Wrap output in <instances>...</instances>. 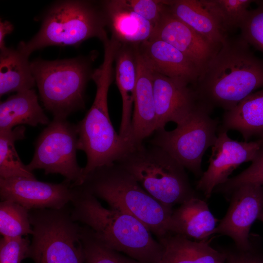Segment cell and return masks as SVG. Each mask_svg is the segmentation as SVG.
<instances>
[{
    "mask_svg": "<svg viewBox=\"0 0 263 263\" xmlns=\"http://www.w3.org/2000/svg\"><path fill=\"white\" fill-rule=\"evenodd\" d=\"M191 87L201 105L212 111L215 108L229 111L263 88V59L240 35L228 36Z\"/></svg>",
    "mask_w": 263,
    "mask_h": 263,
    "instance_id": "6da1fadb",
    "label": "cell"
},
{
    "mask_svg": "<svg viewBox=\"0 0 263 263\" xmlns=\"http://www.w3.org/2000/svg\"><path fill=\"white\" fill-rule=\"evenodd\" d=\"M71 215L89 227L105 245L141 263H159L163 246L149 228L133 216L102 206L97 198L72 186Z\"/></svg>",
    "mask_w": 263,
    "mask_h": 263,
    "instance_id": "7a4b0ae2",
    "label": "cell"
},
{
    "mask_svg": "<svg viewBox=\"0 0 263 263\" xmlns=\"http://www.w3.org/2000/svg\"><path fill=\"white\" fill-rule=\"evenodd\" d=\"M115 57L113 49L104 50L102 64L92 75L96 86L94 101L76 125L77 149L83 151L87 157L81 184L89 173L116 162L133 146L115 132L109 113L108 94L113 80Z\"/></svg>",
    "mask_w": 263,
    "mask_h": 263,
    "instance_id": "3957f363",
    "label": "cell"
},
{
    "mask_svg": "<svg viewBox=\"0 0 263 263\" xmlns=\"http://www.w3.org/2000/svg\"><path fill=\"white\" fill-rule=\"evenodd\" d=\"M78 186L110 207L128 213L144 224L158 240L169 233L172 207L149 194L134 178L116 163L89 173Z\"/></svg>",
    "mask_w": 263,
    "mask_h": 263,
    "instance_id": "277c9868",
    "label": "cell"
},
{
    "mask_svg": "<svg viewBox=\"0 0 263 263\" xmlns=\"http://www.w3.org/2000/svg\"><path fill=\"white\" fill-rule=\"evenodd\" d=\"M107 22L100 1L84 0L56 1L45 11L40 28L28 41L18 48L30 56L34 51L50 46H79L97 38H108Z\"/></svg>",
    "mask_w": 263,
    "mask_h": 263,
    "instance_id": "5b68a950",
    "label": "cell"
},
{
    "mask_svg": "<svg viewBox=\"0 0 263 263\" xmlns=\"http://www.w3.org/2000/svg\"><path fill=\"white\" fill-rule=\"evenodd\" d=\"M151 196L172 207L196 197L185 168L161 148L133 146L116 162Z\"/></svg>",
    "mask_w": 263,
    "mask_h": 263,
    "instance_id": "8992f818",
    "label": "cell"
},
{
    "mask_svg": "<svg viewBox=\"0 0 263 263\" xmlns=\"http://www.w3.org/2000/svg\"><path fill=\"white\" fill-rule=\"evenodd\" d=\"M91 62L83 56L31 62L40 99L54 118L67 119L85 108V90L94 71Z\"/></svg>",
    "mask_w": 263,
    "mask_h": 263,
    "instance_id": "52a82bcc",
    "label": "cell"
},
{
    "mask_svg": "<svg viewBox=\"0 0 263 263\" xmlns=\"http://www.w3.org/2000/svg\"><path fill=\"white\" fill-rule=\"evenodd\" d=\"M33 229L28 258L34 263H85L81 229L68 205L29 210Z\"/></svg>",
    "mask_w": 263,
    "mask_h": 263,
    "instance_id": "ba28073f",
    "label": "cell"
},
{
    "mask_svg": "<svg viewBox=\"0 0 263 263\" xmlns=\"http://www.w3.org/2000/svg\"><path fill=\"white\" fill-rule=\"evenodd\" d=\"M211 112L197 102L186 119L174 130L155 131L150 144L164 149L186 169L201 177L203 157L217 137L219 121L210 116Z\"/></svg>",
    "mask_w": 263,
    "mask_h": 263,
    "instance_id": "9c48e42d",
    "label": "cell"
},
{
    "mask_svg": "<svg viewBox=\"0 0 263 263\" xmlns=\"http://www.w3.org/2000/svg\"><path fill=\"white\" fill-rule=\"evenodd\" d=\"M77 142L76 125L54 118L36 140L34 156L27 168L32 172L42 169L45 174L59 173L72 186L80 185L83 168L76 159Z\"/></svg>",
    "mask_w": 263,
    "mask_h": 263,
    "instance_id": "30bf717a",
    "label": "cell"
},
{
    "mask_svg": "<svg viewBox=\"0 0 263 263\" xmlns=\"http://www.w3.org/2000/svg\"><path fill=\"white\" fill-rule=\"evenodd\" d=\"M263 141L262 138L253 141L234 140L227 132L219 130L208 168L197 181V189L207 198L210 197L215 188L225 182L237 167L255 159Z\"/></svg>",
    "mask_w": 263,
    "mask_h": 263,
    "instance_id": "8fae6325",
    "label": "cell"
},
{
    "mask_svg": "<svg viewBox=\"0 0 263 263\" xmlns=\"http://www.w3.org/2000/svg\"><path fill=\"white\" fill-rule=\"evenodd\" d=\"M229 196L228 210L214 234L227 236L236 247L245 249L251 244V227L263 211V186L244 184L234 190Z\"/></svg>",
    "mask_w": 263,
    "mask_h": 263,
    "instance_id": "7c38bea8",
    "label": "cell"
},
{
    "mask_svg": "<svg viewBox=\"0 0 263 263\" xmlns=\"http://www.w3.org/2000/svg\"><path fill=\"white\" fill-rule=\"evenodd\" d=\"M0 196L1 201L17 203L29 210L60 209L71 203L73 188L65 180L54 184L22 177L0 178Z\"/></svg>",
    "mask_w": 263,
    "mask_h": 263,
    "instance_id": "4fadbf2b",
    "label": "cell"
},
{
    "mask_svg": "<svg viewBox=\"0 0 263 263\" xmlns=\"http://www.w3.org/2000/svg\"><path fill=\"white\" fill-rule=\"evenodd\" d=\"M151 38L163 40L175 47L194 64L200 75L221 47L204 38L172 15L169 8L156 25Z\"/></svg>",
    "mask_w": 263,
    "mask_h": 263,
    "instance_id": "5bb4252c",
    "label": "cell"
},
{
    "mask_svg": "<svg viewBox=\"0 0 263 263\" xmlns=\"http://www.w3.org/2000/svg\"><path fill=\"white\" fill-rule=\"evenodd\" d=\"M156 130L173 122L178 125L186 119L197 102L190 85L152 71Z\"/></svg>",
    "mask_w": 263,
    "mask_h": 263,
    "instance_id": "9a60e30c",
    "label": "cell"
},
{
    "mask_svg": "<svg viewBox=\"0 0 263 263\" xmlns=\"http://www.w3.org/2000/svg\"><path fill=\"white\" fill-rule=\"evenodd\" d=\"M139 52L151 70L193 86L200 73L194 64L175 47L163 40L151 38L142 43Z\"/></svg>",
    "mask_w": 263,
    "mask_h": 263,
    "instance_id": "2e32d148",
    "label": "cell"
},
{
    "mask_svg": "<svg viewBox=\"0 0 263 263\" xmlns=\"http://www.w3.org/2000/svg\"><path fill=\"white\" fill-rule=\"evenodd\" d=\"M137 70L130 135L132 146L142 144L145 139L155 132L157 126L152 71L141 55L139 50Z\"/></svg>",
    "mask_w": 263,
    "mask_h": 263,
    "instance_id": "e0dca14e",
    "label": "cell"
},
{
    "mask_svg": "<svg viewBox=\"0 0 263 263\" xmlns=\"http://www.w3.org/2000/svg\"><path fill=\"white\" fill-rule=\"evenodd\" d=\"M112 37L121 44L139 45L150 40L155 25L134 12L125 0L100 1Z\"/></svg>",
    "mask_w": 263,
    "mask_h": 263,
    "instance_id": "ac0fdd59",
    "label": "cell"
},
{
    "mask_svg": "<svg viewBox=\"0 0 263 263\" xmlns=\"http://www.w3.org/2000/svg\"><path fill=\"white\" fill-rule=\"evenodd\" d=\"M139 45L121 44L115 59V80L122 105L119 134L130 143Z\"/></svg>",
    "mask_w": 263,
    "mask_h": 263,
    "instance_id": "d6986e66",
    "label": "cell"
},
{
    "mask_svg": "<svg viewBox=\"0 0 263 263\" xmlns=\"http://www.w3.org/2000/svg\"><path fill=\"white\" fill-rule=\"evenodd\" d=\"M217 223L207 203L196 196L173 210L169 233L198 241H206L214 234Z\"/></svg>",
    "mask_w": 263,
    "mask_h": 263,
    "instance_id": "ffe728a7",
    "label": "cell"
},
{
    "mask_svg": "<svg viewBox=\"0 0 263 263\" xmlns=\"http://www.w3.org/2000/svg\"><path fill=\"white\" fill-rule=\"evenodd\" d=\"M158 241L163 249L159 263H225L223 251L215 249L206 241H193L170 233Z\"/></svg>",
    "mask_w": 263,
    "mask_h": 263,
    "instance_id": "44dd1931",
    "label": "cell"
},
{
    "mask_svg": "<svg viewBox=\"0 0 263 263\" xmlns=\"http://www.w3.org/2000/svg\"><path fill=\"white\" fill-rule=\"evenodd\" d=\"M50 122L34 89L17 93L0 102V131H10L17 126L36 127Z\"/></svg>",
    "mask_w": 263,
    "mask_h": 263,
    "instance_id": "7402d4cb",
    "label": "cell"
},
{
    "mask_svg": "<svg viewBox=\"0 0 263 263\" xmlns=\"http://www.w3.org/2000/svg\"><path fill=\"white\" fill-rule=\"evenodd\" d=\"M218 130L239 132L244 141L263 138V88L254 92L233 109L225 111Z\"/></svg>",
    "mask_w": 263,
    "mask_h": 263,
    "instance_id": "603a6c76",
    "label": "cell"
},
{
    "mask_svg": "<svg viewBox=\"0 0 263 263\" xmlns=\"http://www.w3.org/2000/svg\"><path fill=\"white\" fill-rule=\"evenodd\" d=\"M169 9L174 17L214 45L221 47L228 36L222 31L200 0H170Z\"/></svg>",
    "mask_w": 263,
    "mask_h": 263,
    "instance_id": "cb8c5ba5",
    "label": "cell"
},
{
    "mask_svg": "<svg viewBox=\"0 0 263 263\" xmlns=\"http://www.w3.org/2000/svg\"><path fill=\"white\" fill-rule=\"evenodd\" d=\"M29 56L17 47L0 53V95L33 89L36 84Z\"/></svg>",
    "mask_w": 263,
    "mask_h": 263,
    "instance_id": "d4e9b609",
    "label": "cell"
},
{
    "mask_svg": "<svg viewBox=\"0 0 263 263\" xmlns=\"http://www.w3.org/2000/svg\"><path fill=\"white\" fill-rule=\"evenodd\" d=\"M25 127L21 125L10 131H0V178L36 179L23 164L15 148L16 142L25 138Z\"/></svg>",
    "mask_w": 263,
    "mask_h": 263,
    "instance_id": "484cf974",
    "label": "cell"
},
{
    "mask_svg": "<svg viewBox=\"0 0 263 263\" xmlns=\"http://www.w3.org/2000/svg\"><path fill=\"white\" fill-rule=\"evenodd\" d=\"M203 6L214 19L222 31L226 35L239 28L254 0H200Z\"/></svg>",
    "mask_w": 263,
    "mask_h": 263,
    "instance_id": "4316f807",
    "label": "cell"
},
{
    "mask_svg": "<svg viewBox=\"0 0 263 263\" xmlns=\"http://www.w3.org/2000/svg\"><path fill=\"white\" fill-rule=\"evenodd\" d=\"M0 233L2 237H17L32 234L29 210L10 201L0 203Z\"/></svg>",
    "mask_w": 263,
    "mask_h": 263,
    "instance_id": "83f0119b",
    "label": "cell"
},
{
    "mask_svg": "<svg viewBox=\"0 0 263 263\" xmlns=\"http://www.w3.org/2000/svg\"><path fill=\"white\" fill-rule=\"evenodd\" d=\"M85 263H141L105 245L88 226L81 229Z\"/></svg>",
    "mask_w": 263,
    "mask_h": 263,
    "instance_id": "f1b7e54d",
    "label": "cell"
},
{
    "mask_svg": "<svg viewBox=\"0 0 263 263\" xmlns=\"http://www.w3.org/2000/svg\"><path fill=\"white\" fill-rule=\"evenodd\" d=\"M246 184L263 186V141L250 166L238 175L229 178L225 182L216 187L214 191L229 197L234 190Z\"/></svg>",
    "mask_w": 263,
    "mask_h": 263,
    "instance_id": "f546056e",
    "label": "cell"
},
{
    "mask_svg": "<svg viewBox=\"0 0 263 263\" xmlns=\"http://www.w3.org/2000/svg\"><path fill=\"white\" fill-rule=\"evenodd\" d=\"M255 2L257 7L248 10L242 22L240 36L250 46L263 53V0Z\"/></svg>",
    "mask_w": 263,
    "mask_h": 263,
    "instance_id": "4dcf8cb0",
    "label": "cell"
},
{
    "mask_svg": "<svg viewBox=\"0 0 263 263\" xmlns=\"http://www.w3.org/2000/svg\"><path fill=\"white\" fill-rule=\"evenodd\" d=\"M30 244L28 237H2L0 240V263H21L28 258Z\"/></svg>",
    "mask_w": 263,
    "mask_h": 263,
    "instance_id": "1f68e13d",
    "label": "cell"
},
{
    "mask_svg": "<svg viewBox=\"0 0 263 263\" xmlns=\"http://www.w3.org/2000/svg\"><path fill=\"white\" fill-rule=\"evenodd\" d=\"M136 13L156 26L168 9L170 0H125Z\"/></svg>",
    "mask_w": 263,
    "mask_h": 263,
    "instance_id": "d6a6232c",
    "label": "cell"
},
{
    "mask_svg": "<svg viewBox=\"0 0 263 263\" xmlns=\"http://www.w3.org/2000/svg\"><path fill=\"white\" fill-rule=\"evenodd\" d=\"M251 246L245 249L238 248L223 250L225 263H263V253L257 247L255 237L251 236Z\"/></svg>",
    "mask_w": 263,
    "mask_h": 263,
    "instance_id": "836d02e7",
    "label": "cell"
},
{
    "mask_svg": "<svg viewBox=\"0 0 263 263\" xmlns=\"http://www.w3.org/2000/svg\"><path fill=\"white\" fill-rule=\"evenodd\" d=\"M14 30L13 24L9 21L4 20L0 22V50L5 49L7 47L5 44L6 36L12 33Z\"/></svg>",
    "mask_w": 263,
    "mask_h": 263,
    "instance_id": "e575fe53",
    "label": "cell"
},
{
    "mask_svg": "<svg viewBox=\"0 0 263 263\" xmlns=\"http://www.w3.org/2000/svg\"><path fill=\"white\" fill-rule=\"evenodd\" d=\"M258 220L263 223V211L262 212V213L260 214V216H259Z\"/></svg>",
    "mask_w": 263,
    "mask_h": 263,
    "instance_id": "d590c367",
    "label": "cell"
}]
</instances>
